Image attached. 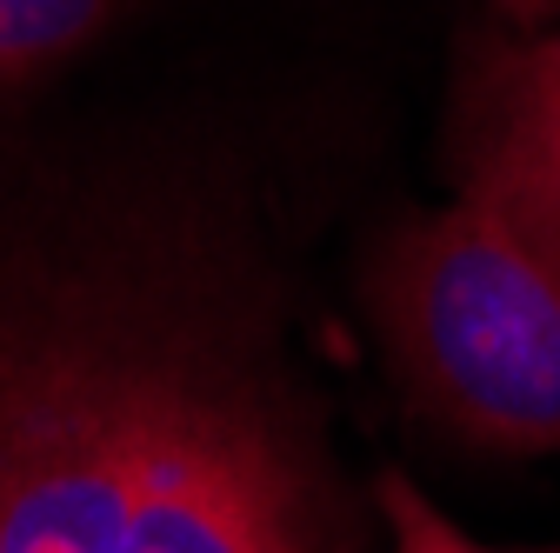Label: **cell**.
<instances>
[{"label": "cell", "instance_id": "8992f818", "mask_svg": "<svg viewBox=\"0 0 560 553\" xmlns=\"http://www.w3.org/2000/svg\"><path fill=\"white\" fill-rule=\"evenodd\" d=\"M494 8H501L514 27H547V21H560V0H494Z\"/></svg>", "mask_w": 560, "mask_h": 553}, {"label": "cell", "instance_id": "6da1fadb", "mask_svg": "<svg viewBox=\"0 0 560 553\" xmlns=\"http://www.w3.org/2000/svg\"><path fill=\"white\" fill-rule=\"evenodd\" d=\"M0 553H340V507L234 367L133 327H0Z\"/></svg>", "mask_w": 560, "mask_h": 553}, {"label": "cell", "instance_id": "5b68a950", "mask_svg": "<svg viewBox=\"0 0 560 553\" xmlns=\"http://www.w3.org/2000/svg\"><path fill=\"white\" fill-rule=\"evenodd\" d=\"M374 507L387 520V553H560V546H494V540H474L467 527H454L400 473H381L374 480Z\"/></svg>", "mask_w": 560, "mask_h": 553}, {"label": "cell", "instance_id": "277c9868", "mask_svg": "<svg viewBox=\"0 0 560 553\" xmlns=\"http://www.w3.org/2000/svg\"><path fill=\"white\" fill-rule=\"evenodd\" d=\"M107 14L114 0H0V87H21L40 67L88 47Z\"/></svg>", "mask_w": 560, "mask_h": 553}, {"label": "cell", "instance_id": "3957f363", "mask_svg": "<svg viewBox=\"0 0 560 553\" xmlns=\"http://www.w3.org/2000/svg\"><path fill=\"white\" fill-rule=\"evenodd\" d=\"M454 154L460 193L560 260V34L474 67Z\"/></svg>", "mask_w": 560, "mask_h": 553}, {"label": "cell", "instance_id": "7a4b0ae2", "mask_svg": "<svg viewBox=\"0 0 560 553\" xmlns=\"http://www.w3.org/2000/svg\"><path fill=\"white\" fill-rule=\"evenodd\" d=\"M374 320L407 400L474 454H560V260L454 200L374 267Z\"/></svg>", "mask_w": 560, "mask_h": 553}]
</instances>
